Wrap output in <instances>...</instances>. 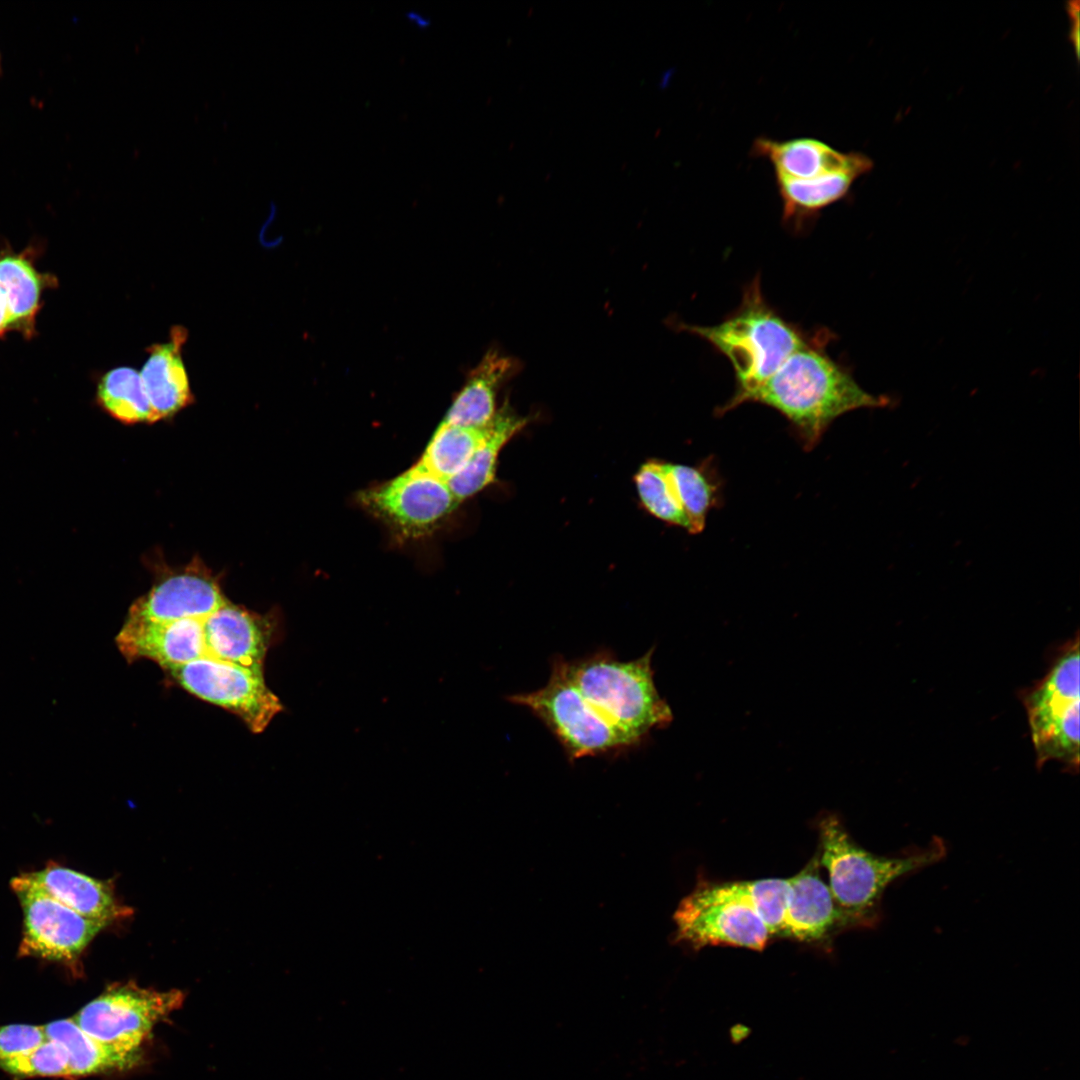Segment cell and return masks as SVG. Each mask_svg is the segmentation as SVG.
Masks as SVG:
<instances>
[{"mask_svg":"<svg viewBox=\"0 0 1080 1080\" xmlns=\"http://www.w3.org/2000/svg\"><path fill=\"white\" fill-rule=\"evenodd\" d=\"M752 153L768 159L775 176L793 179H812L819 176L851 171L860 176L873 168V161L859 152L844 153L815 138H795L785 141L757 138Z\"/></svg>","mask_w":1080,"mask_h":1080,"instance_id":"cell-14","label":"cell"},{"mask_svg":"<svg viewBox=\"0 0 1080 1080\" xmlns=\"http://www.w3.org/2000/svg\"><path fill=\"white\" fill-rule=\"evenodd\" d=\"M1 65H2V63H1V55H0V72H1Z\"/></svg>","mask_w":1080,"mask_h":1080,"instance_id":"cell-32","label":"cell"},{"mask_svg":"<svg viewBox=\"0 0 1080 1080\" xmlns=\"http://www.w3.org/2000/svg\"><path fill=\"white\" fill-rule=\"evenodd\" d=\"M492 421L484 427H463L442 421L416 464L447 482L466 466L486 441Z\"/></svg>","mask_w":1080,"mask_h":1080,"instance_id":"cell-22","label":"cell"},{"mask_svg":"<svg viewBox=\"0 0 1080 1080\" xmlns=\"http://www.w3.org/2000/svg\"><path fill=\"white\" fill-rule=\"evenodd\" d=\"M404 19L407 23L420 31H425L432 26V19L418 10L410 9L405 11Z\"/></svg>","mask_w":1080,"mask_h":1080,"instance_id":"cell-31","label":"cell"},{"mask_svg":"<svg viewBox=\"0 0 1080 1080\" xmlns=\"http://www.w3.org/2000/svg\"><path fill=\"white\" fill-rule=\"evenodd\" d=\"M96 400L122 423L154 422L140 373L132 367L119 366L105 372L97 382Z\"/></svg>","mask_w":1080,"mask_h":1080,"instance_id":"cell-23","label":"cell"},{"mask_svg":"<svg viewBox=\"0 0 1080 1080\" xmlns=\"http://www.w3.org/2000/svg\"><path fill=\"white\" fill-rule=\"evenodd\" d=\"M23 912L19 954L79 969L82 953L109 924L87 918L40 890L21 874L11 881Z\"/></svg>","mask_w":1080,"mask_h":1080,"instance_id":"cell-10","label":"cell"},{"mask_svg":"<svg viewBox=\"0 0 1080 1080\" xmlns=\"http://www.w3.org/2000/svg\"><path fill=\"white\" fill-rule=\"evenodd\" d=\"M356 499L399 541L431 535L459 505L446 481L416 463L390 480L361 490Z\"/></svg>","mask_w":1080,"mask_h":1080,"instance_id":"cell-8","label":"cell"},{"mask_svg":"<svg viewBox=\"0 0 1080 1080\" xmlns=\"http://www.w3.org/2000/svg\"><path fill=\"white\" fill-rule=\"evenodd\" d=\"M1067 11H1068V14H1069L1070 18L1072 19V26H1071V30H1070V33H1071L1070 39L1072 41V44L1074 45L1076 55L1078 56V54H1079V18H1078L1079 17V2L1078 1L1068 2L1067 3Z\"/></svg>","mask_w":1080,"mask_h":1080,"instance_id":"cell-30","label":"cell"},{"mask_svg":"<svg viewBox=\"0 0 1080 1080\" xmlns=\"http://www.w3.org/2000/svg\"><path fill=\"white\" fill-rule=\"evenodd\" d=\"M673 920L675 942L695 950L726 945L761 951L771 937L754 909L730 882L700 881L680 901Z\"/></svg>","mask_w":1080,"mask_h":1080,"instance_id":"cell-7","label":"cell"},{"mask_svg":"<svg viewBox=\"0 0 1080 1080\" xmlns=\"http://www.w3.org/2000/svg\"><path fill=\"white\" fill-rule=\"evenodd\" d=\"M788 880L790 892L785 936L820 943L842 929L857 927L855 921L837 904L828 884L822 880L818 854Z\"/></svg>","mask_w":1080,"mask_h":1080,"instance_id":"cell-13","label":"cell"},{"mask_svg":"<svg viewBox=\"0 0 1080 1080\" xmlns=\"http://www.w3.org/2000/svg\"><path fill=\"white\" fill-rule=\"evenodd\" d=\"M833 337L827 328L810 331L803 345L746 400L778 411L806 450L843 414L890 403L888 397L865 391L850 370L830 356L827 346Z\"/></svg>","mask_w":1080,"mask_h":1080,"instance_id":"cell-1","label":"cell"},{"mask_svg":"<svg viewBox=\"0 0 1080 1080\" xmlns=\"http://www.w3.org/2000/svg\"><path fill=\"white\" fill-rule=\"evenodd\" d=\"M859 177L858 173L851 171L812 179L775 176L782 201L783 224L794 233L807 230L824 208L847 196Z\"/></svg>","mask_w":1080,"mask_h":1080,"instance_id":"cell-19","label":"cell"},{"mask_svg":"<svg viewBox=\"0 0 1080 1080\" xmlns=\"http://www.w3.org/2000/svg\"><path fill=\"white\" fill-rule=\"evenodd\" d=\"M677 498L688 517L692 534L700 533L709 511L718 504L719 484L707 465L687 466L664 463Z\"/></svg>","mask_w":1080,"mask_h":1080,"instance_id":"cell-24","label":"cell"},{"mask_svg":"<svg viewBox=\"0 0 1080 1080\" xmlns=\"http://www.w3.org/2000/svg\"><path fill=\"white\" fill-rule=\"evenodd\" d=\"M527 422V418L515 414L507 406L497 410L492 421L491 433L486 441L474 453L466 466L447 481L459 504L494 481L501 449Z\"/></svg>","mask_w":1080,"mask_h":1080,"instance_id":"cell-21","label":"cell"},{"mask_svg":"<svg viewBox=\"0 0 1080 1080\" xmlns=\"http://www.w3.org/2000/svg\"><path fill=\"white\" fill-rule=\"evenodd\" d=\"M180 990L158 991L134 982L109 986L73 1020L93 1038L126 1052H139L154 1026L182 1006Z\"/></svg>","mask_w":1080,"mask_h":1080,"instance_id":"cell-9","label":"cell"},{"mask_svg":"<svg viewBox=\"0 0 1080 1080\" xmlns=\"http://www.w3.org/2000/svg\"><path fill=\"white\" fill-rule=\"evenodd\" d=\"M517 368L516 362L498 350H489L454 398L443 422L463 427H484L494 418L496 394Z\"/></svg>","mask_w":1080,"mask_h":1080,"instance_id":"cell-18","label":"cell"},{"mask_svg":"<svg viewBox=\"0 0 1080 1080\" xmlns=\"http://www.w3.org/2000/svg\"><path fill=\"white\" fill-rule=\"evenodd\" d=\"M654 650L629 661L608 649L567 661L568 674L583 698L634 747L673 720L654 682Z\"/></svg>","mask_w":1080,"mask_h":1080,"instance_id":"cell-3","label":"cell"},{"mask_svg":"<svg viewBox=\"0 0 1080 1080\" xmlns=\"http://www.w3.org/2000/svg\"><path fill=\"white\" fill-rule=\"evenodd\" d=\"M166 671L190 694L235 714L253 733L263 732L283 710L264 672L206 658Z\"/></svg>","mask_w":1080,"mask_h":1080,"instance_id":"cell-11","label":"cell"},{"mask_svg":"<svg viewBox=\"0 0 1080 1080\" xmlns=\"http://www.w3.org/2000/svg\"><path fill=\"white\" fill-rule=\"evenodd\" d=\"M820 865L827 871L828 886L837 904L857 927L872 926L886 888L897 879L940 861L946 852L941 839L926 848L899 857L874 855L850 837L835 816L819 822Z\"/></svg>","mask_w":1080,"mask_h":1080,"instance_id":"cell-4","label":"cell"},{"mask_svg":"<svg viewBox=\"0 0 1080 1080\" xmlns=\"http://www.w3.org/2000/svg\"><path fill=\"white\" fill-rule=\"evenodd\" d=\"M507 699L537 717L558 740L570 762L615 755L634 747L583 698L568 674L567 660L561 655L553 658L550 676L543 687Z\"/></svg>","mask_w":1080,"mask_h":1080,"instance_id":"cell-6","label":"cell"},{"mask_svg":"<svg viewBox=\"0 0 1080 1080\" xmlns=\"http://www.w3.org/2000/svg\"><path fill=\"white\" fill-rule=\"evenodd\" d=\"M36 255L34 247L14 251L7 244L0 246V283L9 295L13 332L27 339L36 334L44 292L57 285L54 275L36 267Z\"/></svg>","mask_w":1080,"mask_h":1080,"instance_id":"cell-17","label":"cell"},{"mask_svg":"<svg viewBox=\"0 0 1080 1080\" xmlns=\"http://www.w3.org/2000/svg\"><path fill=\"white\" fill-rule=\"evenodd\" d=\"M13 332V319L7 290L0 283V338Z\"/></svg>","mask_w":1080,"mask_h":1080,"instance_id":"cell-29","label":"cell"},{"mask_svg":"<svg viewBox=\"0 0 1080 1080\" xmlns=\"http://www.w3.org/2000/svg\"><path fill=\"white\" fill-rule=\"evenodd\" d=\"M43 1026L11 1024L0 1027V1059L29 1052L46 1041Z\"/></svg>","mask_w":1080,"mask_h":1080,"instance_id":"cell-28","label":"cell"},{"mask_svg":"<svg viewBox=\"0 0 1080 1080\" xmlns=\"http://www.w3.org/2000/svg\"><path fill=\"white\" fill-rule=\"evenodd\" d=\"M227 600L208 571L191 564L164 577L130 607L126 621L165 623L205 617Z\"/></svg>","mask_w":1080,"mask_h":1080,"instance_id":"cell-12","label":"cell"},{"mask_svg":"<svg viewBox=\"0 0 1080 1080\" xmlns=\"http://www.w3.org/2000/svg\"><path fill=\"white\" fill-rule=\"evenodd\" d=\"M642 505L656 518L682 527L692 534V527L666 473L664 463L649 461L635 476Z\"/></svg>","mask_w":1080,"mask_h":1080,"instance_id":"cell-25","label":"cell"},{"mask_svg":"<svg viewBox=\"0 0 1080 1080\" xmlns=\"http://www.w3.org/2000/svg\"><path fill=\"white\" fill-rule=\"evenodd\" d=\"M1079 638L1069 641L1049 671L1021 696L1025 707L1036 765L1058 761L1079 768Z\"/></svg>","mask_w":1080,"mask_h":1080,"instance_id":"cell-5","label":"cell"},{"mask_svg":"<svg viewBox=\"0 0 1080 1080\" xmlns=\"http://www.w3.org/2000/svg\"><path fill=\"white\" fill-rule=\"evenodd\" d=\"M675 327L704 339L733 367L735 391L717 408L718 415L746 403L748 396L803 345L810 333L768 303L758 275L744 288L738 308L718 324L678 322Z\"/></svg>","mask_w":1080,"mask_h":1080,"instance_id":"cell-2","label":"cell"},{"mask_svg":"<svg viewBox=\"0 0 1080 1080\" xmlns=\"http://www.w3.org/2000/svg\"><path fill=\"white\" fill-rule=\"evenodd\" d=\"M25 874L48 896L87 918L110 924L133 912L117 901L111 881H101L58 864Z\"/></svg>","mask_w":1080,"mask_h":1080,"instance_id":"cell-16","label":"cell"},{"mask_svg":"<svg viewBox=\"0 0 1080 1080\" xmlns=\"http://www.w3.org/2000/svg\"><path fill=\"white\" fill-rule=\"evenodd\" d=\"M0 1069L17 1077H69L66 1050L48 1039L29 1052L0 1059Z\"/></svg>","mask_w":1080,"mask_h":1080,"instance_id":"cell-27","label":"cell"},{"mask_svg":"<svg viewBox=\"0 0 1080 1080\" xmlns=\"http://www.w3.org/2000/svg\"><path fill=\"white\" fill-rule=\"evenodd\" d=\"M43 1028L48 1040L66 1050L69 1077L130 1069L140 1058L139 1052H126L93 1038L73 1018L53 1021Z\"/></svg>","mask_w":1080,"mask_h":1080,"instance_id":"cell-20","label":"cell"},{"mask_svg":"<svg viewBox=\"0 0 1080 1080\" xmlns=\"http://www.w3.org/2000/svg\"><path fill=\"white\" fill-rule=\"evenodd\" d=\"M730 883L748 901L771 936H785L790 892L788 879L769 878Z\"/></svg>","mask_w":1080,"mask_h":1080,"instance_id":"cell-26","label":"cell"},{"mask_svg":"<svg viewBox=\"0 0 1080 1080\" xmlns=\"http://www.w3.org/2000/svg\"><path fill=\"white\" fill-rule=\"evenodd\" d=\"M187 339V329L176 325L166 342L146 348L148 356L139 373L154 422L175 415L194 400L182 357Z\"/></svg>","mask_w":1080,"mask_h":1080,"instance_id":"cell-15","label":"cell"}]
</instances>
